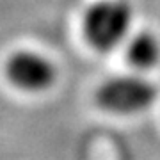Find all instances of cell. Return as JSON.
I'll return each instance as SVG.
<instances>
[{
    "mask_svg": "<svg viewBox=\"0 0 160 160\" xmlns=\"http://www.w3.org/2000/svg\"><path fill=\"white\" fill-rule=\"evenodd\" d=\"M132 27V9L123 0H100L82 20V32L98 52H110L123 45Z\"/></svg>",
    "mask_w": 160,
    "mask_h": 160,
    "instance_id": "cell-1",
    "label": "cell"
},
{
    "mask_svg": "<svg viewBox=\"0 0 160 160\" xmlns=\"http://www.w3.org/2000/svg\"><path fill=\"white\" fill-rule=\"evenodd\" d=\"M158 98V89L141 75H119L105 80L96 91V102L103 110L132 116L149 109Z\"/></svg>",
    "mask_w": 160,
    "mask_h": 160,
    "instance_id": "cell-2",
    "label": "cell"
},
{
    "mask_svg": "<svg viewBox=\"0 0 160 160\" xmlns=\"http://www.w3.org/2000/svg\"><path fill=\"white\" fill-rule=\"evenodd\" d=\"M9 84L25 92H43L57 78V68L48 57L32 50H18L4 66Z\"/></svg>",
    "mask_w": 160,
    "mask_h": 160,
    "instance_id": "cell-3",
    "label": "cell"
},
{
    "mask_svg": "<svg viewBox=\"0 0 160 160\" xmlns=\"http://www.w3.org/2000/svg\"><path fill=\"white\" fill-rule=\"evenodd\" d=\"M126 59L139 71H148L160 62V41L151 32H139L126 39Z\"/></svg>",
    "mask_w": 160,
    "mask_h": 160,
    "instance_id": "cell-4",
    "label": "cell"
}]
</instances>
